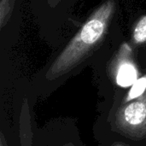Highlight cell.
Here are the masks:
<instances>
[{
  "label": "cell",
  "instance_id": "4",
  "mask_svg": "<svg viewBox=\"0 0 146 146\" xmlns=\"http://www.w3.org/2000/svg\"><path fill=\"white\" fill-rule=\"evenodd\" d=\"M146 92V76L138 79L132 86L127 97L123 100L122 104H126L134 99L139 98Z\"/></svg>",
  "mask_w": 146,
  "mask_h": 146
},
{
  "label": "cell",
  "instance_id": "5",
  "mask_svg": "<svg viewBox=\"0 0 146 146\" xmlns=\"http://www.w3.org/2000/svg\"><path fill=\"white\" fill-rule=\"evenodd\" d=\"M134 40L137 43L146 41V16L143 17L135 27L133 33Z\"/></svg>",
  "mask_w": 146,
  "mask_h": 146
},
{
  "label": "cell",
  "instance_id": "6",
  "mask_svg": "<svg viewBox=\"0 0 146 146\" xmlns=\"http://www.w3.org/2000/svg\"><path fill=\"white\" fill-rule=\"evenodd\" d=\"M0 146H7L3 133H1V135H0Z\"/></svg>",
  "mask_w": 146,
  "mask_h": 146
},
{
  "label": "cell",
  "instance_id": "2",
  "mask_svg": "<svg viewBox=\"0 0 146 146\" xmlns=\"http://www.w3.org/2000/svg\"><path fill=\"white\" fill-rule=\"evenodd\" d=\"M115 125L124 135L142 139L146 135V92L134 101L122 104L115 113Z\"/></svg>",
  "mask_w": 146,
  "mask_h": 146
},
{
  "label": "cell",
  "instance_id": "7",
  "mask_svg": "<svg viewBox=\"0 0 146 146\" xmlns=\"http://www.w3.org/2000/svg\"><path fill=\"white\" fill-rule=\"evenodd\" d=\"M65 146H74L73 145H71V144H68V145H66Z\"/></svg>",
  "mask_w": 146,
  "mask_h": 146
},
{
  "label": "cell",
  "instance_id": "3",
  "mask_svg": "<svg viewBox=\"0 0 146 146\" xmlns=\"http://www.w3.org/2000/svg\"><path fill=\"white\" fill-rule=\"evenodd\" d=\"M137 78L138 72L136 68L131 63L125 62L119 67L115 75V81L121 87H128L134 84Z\"/></svg>",
  "mask_w": 146,
  "mask_h": 146
},
{
  "label": "cell",
  "instance_id": "8",
  "mask_svg": "<svg viewBox=\"0 0 146 146\" xmlns=\"http://www.w3.org/2000/svg\"><path fill=\"white\" fill-rule=\"evenodd\" d=\"M116 146H121V145H116Z\"/></svg>",
  "mask_w": 146,
  "mask_h": 146
},
{
  "label": "cell",
  "instance_id": "1",
  "mask_svg": "<svg viewBox=\"0 0 146 146\" xmlns=\"http://www.w3.org/2000/svg\"><path fill=\"white\" fill-rule=\"evenodd\" d=\"M104 20L93 18L88 21L82 28L80 35L75 38L69 47L63 52L62 56L57 60L50 70V74L55 76L68 69L72 64L77 61L78 57L82 54L87 47L91 46L98 41L104 31Z\"/></svg>",
  "mask_w": 146,
  "mask_h": 146
}]
</instances>
